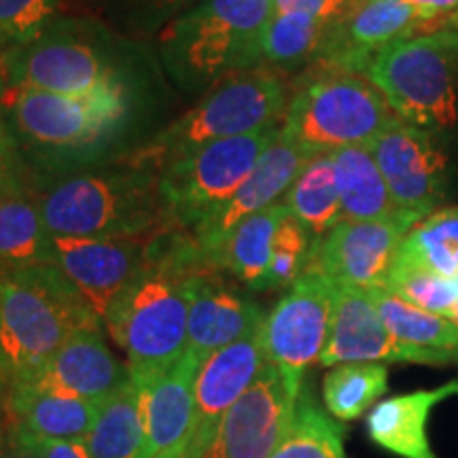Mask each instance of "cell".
Segmentation results:
<instances>
[{"mask_svg":"<svg viewBox=\"0 0 458 458\" xmlns=\"http://www.w3.org/2000/svg\"><path fill=\"white\" fill-rule=\"evenodd\" d=\"M148 246V261L105 320L113 340L123 348L134 376H153L172 368L185 354L191 283L213 270L198 240Z\"/></svg>","mask_w":458,"mask_h":458,"instance_id":"cell-1","label":"cell"},{"mask_svg":"<svg viewBox=\"0 0 458 458\" xmlns=\"http://www.w3.org/2000/svg\"><path fill=\"white\" fill-rule=\"evenodd\" d=\"M105 327L55 266L0 274V385H20L45 368L74 334Z\"/></svg>","mask_w":458,"mask_h":458,"instance_id":"cell-2","label":"cell"},{"mask_svg":"<svg viewBox=\"0 0 458 458\" xmlns=\"http://www.w3.org/2000/svg\"><path fill=\"white\" fill-rule=\"evenodd\" d=\"M286 85L267 68L223 77L185 117L136 153L131 168L151 174L210 142L276 128L286 113Z\"/></svg>","mask_w":458,"mask_h":458,"instance_id":"cell-3","label":"cell"},{"mask_svg":"<svg viewBox=\"0 0 458 458\" xmlns=\"http://www.w3.org/2000/svg\"><path fill=\"white\" fill-rule=\"evenodd\" d=\"M399 114L363 74L317 62L297 81L283 119V136L310 156L365 145Z\"/></svg>","mask_w":458,"mask_h":458,"instance_id":"cell-4","label":"cell"},{"mask_svg":"<svg viewBox=\"0 0 458 458\" xmlns=\"http://www.w3.org/2000/svg\"><path fill=\"white\" fill-rule=\"evenodd\" d=\"M38 204L49 236L153 240L168 216L157 182L142 170L72 176Z\"/></svg>","mask_w":458,"mask_h":458,"instance_id":"cell-5","label":"cell"},{"mask_svg":"<svg viewBox=\"0 0 458 458\" xmlns=\"http://www.w3.org/2000/svg\"><path fill=\"white\" fill-rule=\"evenodd\" d=\"M272 15V0H202L165 26V60L196 81L249 71L261 60V34Z\"/></svg>","mask_w":458,"mask_h":458,"instance_id":"cell-6","label":"cell"},{"mask_svg":"<svg viewBox=\"0 0 458 458\" xmlns=\"http://www.w3.org/2000/svg\"><path fill=\"white\" fill-rule=\"evenodd\" d=\"M365 77L403 122L433 134L458 125V51L442 32L388 45Z\"/></svg>","mask_w":458,"mask_h":458,"instance_id":"cell-7","label":"cell"},{"mask_svg":"<svg viewBox=\"0 0 458 458\" xmlns=\"http://www.w3.org/2000/svg\"><path fill=\"white\" fill-rule=\"evenodd\" d=\"M278 134L280 130L272 128L216 140L170 162L157 179L165 213L196 232L236 196Z\"/></svg>","mask_w":458,"mask_h":458,"instance_id":"cell-8","label":"cell"},{"mask_svg":"<svg viewBox=\"0 0 458 458\" xmlns=\"http://www.w3.org/2000/svg\"><path fill=\"white\" fill-rule=\"evenodd\" d=\"M7 96L17 131L32 145L57 153L105 145L128 114L125 89L88 100L32 88H9Z\"/></svg>","mask_w":458,"mask_h":458,"instance_id":"cell-9","label":"cell"},{"mask_svg":"<svg viewBox=\"0 0 458 458\" xmlns=\"http://www.w3.org/2000/svg\"><path fill=\"white\" fill-rule=\"evenodd\" d=\"M11 88H32L68 98H98L123 89L94 45L60 28H47L26 45H13L0 62Z\"/></svg>","mask_w":458,"mask_h":458,"instance_id":"cell-10","label":"cell"},{"mask_svg":"<svg viewBox=\"0 0 458 458\" xmlns=\"http://www.w3.org/2000/svg\"><path fill=\"white\" fill-rule=\"evenodd\" d=\"M335 291V280L310 267L286 289L263 320L267 363L283 371L297 388L303 386V374L327 346Z\"/></svg>","mask_w":458,"mask_h":458,"instance_id":"cell-11","label":"cell"},{"mask_svg":"<svg viewBox=\"0 0 458 458\" xmlns=\"http://www.w3.org/2000/svg\"><path fill=\"white\" fill-rule=\"evenodd\" d=\"M368 148L399 210L414 213L420 219L437 210L448 189L450 162L433 131L399 117Z\"/></svg>","mask_w":458,"mask_h":458,"instance_id":"cell-12","label":"cell"},{"mask_svg":"<svg viewBox=\"0 0 458 458\" xmlns=\"http://www.w3.org/2000/svg\"><path fill=\"white\" fill-rule=\"evenodd\" d=\"M153 240L51 236V266L64 274L105 325L114 303L145 270Z\"/></svg>","mask_w":458,"mask_h":458,"instance_id":"cell-13","label":"cell"},{"mask_svg":"<svg viewBox=\"0 0 458 458\" xmlns=\"http://www.w3.org/2000/svg\"><path fill=\"white\" fill-rule=\"evenodd\" d=\"M301 388L267 363L249 391L223 416L202 458H270L293 422Z\"/></svg>","mask_w":458,"mask_h":458,"instance_id":"cell-14","label":"cell"},{"mask_svg":"<svg viewBox=\"0 0 458 458\" xmlns=\"http://www.w3.org/2000/svg\"><path fill=\"white\" fill-rule=\"evenodd\" d=\"M418 221H422L420 216L405 210L377 221H340L318 238L310 267L327 274L337 284L385 289L401 242Z\"/></svg>","mask_w":458,"mask_h":458,"instance_id":"cell-15","label":"cell"},{"mask_svg":"<svg viewBox=\"0 0 458 458\" xmlns=\"http://www.w3.org/2000/svg\"><path fill=\"white\" fill-rule=\"evenodd\" d=\"M458 352L418 351L401 344L386 329L368 289L337 284L327 346L320 354L323 368L344 363H418L448 365Z\"/></svg>","mask_w":458,"mask_h":458,"instance_id":"cell-16","label":"cell"},{"mask_svg":"<svg viewBox=\"0 0 458 458\" xmlns=\"http://www.w3.org/2000/svg\"><path fill=\"white\" fill-rule=\"evenodd\" d=\"M267 365L263 325L202 360L196 376V410L187 442V458H202L232 405L249 391Z\"/></svg>","mask_w":458,"mask_h":458,"instance_id":"cell-17","label":"cell"},{"mask_svg":"<svg viewBox=\"0 0 458 458\" xmlns=\"http://www.w3.org/2000/svg\"><path fill=\"white\" fill-rule=\"evenodd\" d=\"M425 28V17L408 0H368L334 24L317 62L365 77L382 49L422 37Z\"/></svg>","mask_w":458,"mask_h":458,"instance_id":"cell-18","label":"cell"},{"mask_svg":"<svg viewBox=\"0 0 458 458\" xmlns=\"http://www.w3.org/2000/svg\"><path fill=\"white\" fill-rule=\"evenodd\" d=\"M314 156L303 151L300 145L278 134V139L263 151L259 162L249 174V179L242 182L236 196L223 206L208 223L196 229V240L199 250H202L206 263L215 270V257L221 250L232 229L244 221L246 216L259 213L267 206L276 204L278 198H283L289 187L293 185L300 172L306 168Z\"/></svg>","mask_w":458,"mask_h":458,"instance_id":"cell-19","label":"cell"},{"mask_svg":"<svg viewBox=\"0 0 458 458\" xmlns=\"http://www.w3.org/2000/svg\"><path fill=\"white\" fill-rule=\"evenodd\" d=\"M130 376V365H123L111 352L102 327H89L74 334L38 374L20 385L71 394L100 405L117 393Z\"/></svg>","mask_w":458,"mask_h":458,"instance_id":"cell-20","label":"cell"},{"mask_svg":"<svg viewBox=\"0 0 458 458\" xmlns=\"http://www.w3.org/2000/svg\"><path fill=\"white\" fill-rule=\"evenodd\" d=\"M266 320L259 303L223 283L213 270L199 272L191 283L187 348L199 363L210 354L253 334Z\"/></svg>","mask_w":458,"mask_h":458,"instance_id":"cell-21","label":"cell"},{"mask_svg":"<svg viewBox=\"0 0 458 458\" xmlns=\"http://www.w3.org/2000/svg\"><path fill=\"white\" fill-rule=\"evenodd\" d=\"M199 360L185 354L168 369L153 376H134L142 385L145 445L139 458H156L165 450L187 444L196 410V376Z\"/></svg>","mask_w":458,"mask_h":458,"instance_id":"cell-22","label":"cell"},{"mask_svg":"<svg viewBox=\"0 0 458 458\" xmlns=\"http://www.w3.org/2000/svg\"><path fill=\"white\" fill-rule=\"evenodd\" d=\"M450 397H458V380L380 401L365 422L369 439L399 458H437L428 442V416L435 405Z\"/></svg>","mask_w":458,"mask_h":458,"instance_id":"cell-23","label":"cell"},{"mask_svg":"<svg viewBox=\"0 0 458 458\" xmlns=\"http://www.w3.org/2000/svg\"><path fill=\"white\" fill-rule=\"evenodd\" d=\"M3 401L9 425L47 442H85L100 411L91 401L26 385L9 386Z\"/></svg>","mask_w":458,"mask_h":458,"instance_id":"cell-24","label":"cell"},{"mask_svg":"<svg viewBox=\"0 0 458 458\" xmlns=\"http://www.w3.org/2000/svg\"><path fill=\"white\" fill-rule=\"evenodd\" d=\"M51 266V236L41 204L15 179L0 191V274Z\"/></svg>","mask_w":458,"mask_h":458,"instance_id":"cell-25","label":"cell"},{"mask_svg":"<svg viewBox=\"0 0 458 458\" xmlns=\"http://www.w3.org/2000/svg\"><path fill=\"white\" fill-rule=\"evenodd\" d=\"M331 159L340 189L342 221H377L403 213L393 202L385 176L368 147L337 148Z\"/></svg>","mask_w":458,"mask_h":458,"instance_id":"cell-26","label":"cell"},{"mask_svg":"<svg viewBox=\"0 0 458 458\" xmlns=\"http://www.w3.org/2000/svg\"><path fill=\"white\" fill-rule=\"evenodd\" d=\"M89 458H139L145 445V416H142V385L130 380L100 403L98 418L85 437Z\"/></svg>","mask_w":458,"mask_h":458,"instance_id":"cell-27","label":"cell"},{"mask_svg":"<svg viewBox=\"0 0 458 458\" xmlns=\"http://www.w3.org/2000/svg\"><path fill=\"white\" fill-rule=\"evenodd\" d=\"M286 215H289V208L284 202H276L259 213L246 216L232 229L216 253L213 266L225 267L240 283L259 291L270 267L274 236Z\"/></svg>","mask_w":458,"mask_h":458,"instance_id":"cell-28","label":"cell"},{"mask_svg":"<svg viewBox=\"0 0 458 458\" xmlns=\"http://www.w3.org/2000/svg\"><path fill=\"white\" fill-rule=\"evenodd\" d=\"M284 206L314 238H323L342 221V199L331 153L314 156L284 193Z\"/></svg>","mask_w":458,"mask_h":458,"instance_id":"cell-29","label":"cell"},{"mask_svg":"<svg viewBox=\"0 0 458 458\" xmlns=\"http://www.w3.org/2000/svg\"><path fill=\"white\" fill-rule=\"evenodd\" d=\"M394 266L458 276V206L437 208L418 221L401 242Z\"/></svg>","mask_w":458,"mask_h":458,"instance_id":"cell-30","label":"cell"},{"mask_svg":"<svg viewBox=\"0 0 458 458\" xmlns=\"http://www.w3.org/2000/svg\"><path fill=\"white\" fill-rule=\"evenodd\" d=\"M394 340L418 351L458 352V325L399 300L386 289H368Z\"/></svg>","mask_w":458,"mask_h":458,"instance_id":"cell-31","label":"cell"},{"mask_svg":"<svg viewBox=\"0 0 458 458\" xmlns=\"http://www.w3.org/2000/svg\"><path fill=\"white\" fill-rule=\"evenodd\" d=\"M388 391V369L382 363H344L323 377L325 408L335 420L363 416Z\"/></svg>","mask_w":458,"mask_h":458,"instance_id":"cell-32","label":"cell"},{"mask_svg":"<svg viewBox=\"0 0 458 458\" xmlns=\"http://www.w3.org/2000/svg\"><path fill=\"white\" fill-rule=\"evenodd\" d=\"M334 24L308 13H274L261 34V60L278 66H300L318 60Z\"/></svg>","mask_w":458,"mask_h":458,"instance_id":"cell-33","label":"cell"},{"mask_svg":"<svg viewBox=\"0 0 458 458\" xmlns=\"http://www.w3.org/2000/svg\"><path fill=\"white\" fill-rule=\"evenodd\" d=\"M270 458H346L344 428L318 408L306 386L297 399L293 422Z\"/></svg>","mask_w":458,"mask_h":458,"instance_id":"cell-34","label":"cell"},{"mask_svg":"<svg viewBox=\"0 0 458 458\" xmlns=\"http://www.w3.org/2000/svg\"><path fill=\"white\" fill-rule=\"evenodd\" d=\"M318 238H314L291 213L280 223L274 236L272 259L259 291L289 289L308 267L312 266Z\"/></svg>","mask_w":458,"mask_h":458,"instance_id":"cell-35","label":"cell"},{"mask_svg":"<svg viewBox=\"0 0 458 458\" xmlns=\"http://www.w3.org/2000/svg\"><path fill=\"white\" fill-rule=\"evenodd\" d=\"M385 289L420 310L442 314L458 303V276H442L408 266H393Z\"/></svg>","mask_w":458,"mask_h":458,"instance_id":"cell-36","label":"cell"},{"mask_svg":"<svg viewBox=\"0 0 458 458\" xmlns=\"http://www.w3.org/2000/svg\"><path fill=\"white\" fill-rule=\"evenodd\" d=\"M60 0H0V34L9 45H26L47 30Z\"/></svg>","mask_w":458,"mask_h":458,"instance_id":"cell-37","label":"cell"},{"mask_svg":"<svg viewBox=\"0 0 458 458\" xmlns=\"http://www.w3.org/2000/svg\"><path fill=\"white\" fill-rule=\"evenodd\" d=\"M274 13H308L337 24L351 13L352 0H272Z\"/></svg>","mask_w":458,"mask_h":458,"instance_id":"cell-38","label":"cell"},{"mask_svg":"<svg viewBox=\"0 0 458 458\" xmlns=\"http://www.w3.org/2000/svg\"><path fill=\"white\" fill-rule=\"evenodd\" d=\"M408 3L414 4V7L420 11V15L425 17V34L437 32L445 17L452 15L458 9V0H408Z\"/></svg>","mask_w":458,"mask_h":458,"instance_id":"cell-39","label":"cell"},{"mask_svg":"<svg viewBox=\"0 0 458 458\" xmlns=\"http://www.w3.org/2000/svg\"><path fill=\"white\" fill-rule=\"evenodd\" d=\"M0 458H43V456L30 435L20 431V428L13 425H9L7 445H4V452Z\"/></svg>","mask_w":458,"mask_h":458,"instance_id":"cell-40","label":"cell"},{"mask_svg":"<svg viewBox=\"0 0 458 458\" xmlns=\"http://www.w3.org/2000/svg\"><path fill=\"white\" fill-rule=\"evenodd\" d=\"M32 439L43 458H89L85 442H47V439H37V437Z\"/></svg>","mask_w":458,"mask_h":458,"instance_id":"cell-41","label":"cell"},{"mask_svg":"<svg viewBox=\"0 0 458 458\" xmlns=\"http://www.w3.org/2000/svg\"><path fill=\"white\" fill-rule=\"evenodd\" d=\"M140 7L153 9V11H164V9H179L182 4L193 3V0H134Z\"/></svg>","mask_w":458,"mask_h":458,"instance_id":"cell-42","label":"cell"},{"mask_svg":"<svg viewBox=\"0 0 458 458\" xmlns=\"http://www.w3.org/2000/svg\"><path fill=\"white\" fill-rule=\"evenodd\" d=\"M0 174H11V151L3 131H0Z\"/></svg>","mask_w":458,"mask_h":458,"instance_id":"cell-43","label":"cell"},{"mask_svg":"<svg viewBox=\"0 0 458 458\" xmlns=\"http://www.w3.org/2000/svg\"><path fill=\"white\" fill-rule=\"evenodd\" d=\"M9 416L4 410V401H0V456H3L4 445H7V435H9Z\"/></svg>","mask_w":458,"mask_h":458,"instance_id":"cell-44","label":"cell"},{"mask_svg":"<svg viewBox=\"0 0 458 458\" xmlns=\"http://www.w3.org/2000/svg\"><path fill=\"white\" fill-rule=\"evenodd\" d=\"M454 30H458V9L452 15L445 17L437 32H454Z\"/></svg>","mask_w":458,"mask_h":458,"instance_id":"cell-45","label":"cell"},{"mask_svg":"<svg viewBox=\"0 0 458 458\" xmlns=\"http://www.w3.org/2000/svg\"><path fill=\"white\" fill-rule=\"evenodd\" d=\"M156 458H187V444L176 445V448L165 450L162 454H157Z\"/></svg>","mask_w":458,"mask_h":458,"instance_id":"cell-46","label":"cell"},{"mask_svg":"<svg viewBox=\"0 0 458 458\" xmlns=\"http://www.w3.org/2000/svg\"><path fill=\"white\" fill-rule=\"evenodd\" d=\"M442 34H444L445 41H448L452 47L458 51V30H454V32H442Z\"/></svg>","mask_w":458,"mask_h":458,"instance_id":"cell-47","label":"cell"},{"mask_svg":"<svg viewBox=\"0 0 458 458\" xmlns=\"http://www.w3.org/2000/svg\"><path fill=\"white\" fill-rule=\"evenodd\" d=\"M445 317H448V318L452 320V323H456V325H458V303H454V306H452L450 310L445 312Z\"/></svg>","mask_w":458,"mask_h":458,"instance_id":"cell-48","label":"cell"},{"mask_svg":"<svg viewBox=\"0 0 458 458\" xmlns=\"http://www.w3.org/2000/svg\"><path fill=\"white\" fill-rule=\"evenodd\" d=\"M9 47H13V45H9L7 38H4L3 34H0V62H3V55H4V51H7Z\"/></svg>","mask_w":458,"mask_h":458,"instance_id":"cell-49","label":"cell"},{"mask_svg":"<svg viewBox=\"0 0 458 458\" xmlns=\"http://www.w3.org/2000/svg\"><path fill=\"white\" fill-rule=\"evenodd\" d=\"M11 179H13V176H11V174H0V191H3V189L7 187V182H9Z\"/></svg>","mask_w":458,"mask_h":458,"instance_id":"cell-50","label":"cell"},{"mask_svg":"<svg viewBox=\"0 0 458 458\" xmlns=\"http://www.w3.org/2000/svg\"><path fill=\"white\" fill-rule=\"evenodd\" d=\"M363 3H368V0H352V9H351V11L360 7V4H363Z\"/></svg>","mask_w":458,"mask_h":458,"instance_id":"cell-51","label":"cell"}]
</instances>
